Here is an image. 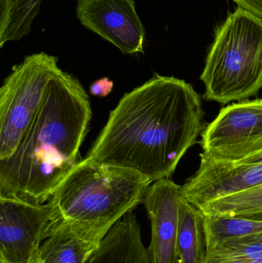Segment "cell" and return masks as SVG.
Returning <instances> with one entry per match:
<instances>
[{
    "mask_svg": "<svg viewBox=\"0 0 262 263\" xmlns=\"http://www.w3.org/2000/svg\"><path fill=\"white\" fill-rule=\"evenodd\" d=\"M203 116L192 85L155 73L123 96L86 159L133 170L151 183L170 178L204 130Z\"/></svg>",
    "mask_w": 262,
    "mask_h": 263,
    "instance_id": "1",
    "label": "cell"
},
{
    "mask_svg": "<svg viewBox=\"0 0 262 263\" xmlns=\"http://www.w3.org/2000/svg\"><path fill=\"white\" fill-rule=\"evenodd\" d=\"M78 79L60 71L15 153L0 160V196L44 204L77 165L92 119Z\"/></svg>",
    "mask_w": 262,
    "mask_h": 263,
    "instance_id": "2",
    "label": "cell"
},
{
    "mask_svg": "<svg viewBox=\"0 0 262 263\" xmlns=\"http://www.w3.org/2000/svg\"><path fill=\"white\" fill-rule=\"evenodd\" d=\"M149 179L133 170L80 160L50 202L52 226H65L100 243L111 229L144 202Z\"/></svg>",
    "mask_w": 262,
    "mask_h": 263,
    "instance_id": "3",
    "label": "cell"
},
{
    "mask_svg": "<svg viewBox=\"0 0 262 263\" xmlns=\"http://www.w3.org/2000/svg\"><path fill=\"white\" fill-rule=\"evenodd\" d=\"M204 98L226 104L262 87V21L238 7L217 29L201 73Z\"/></svg>",
    "mask_w": 262,
    "mask_h": 263,
    "instance_id": "4",
    "label": "cell"
},
{
    "mask_svg": "<svg viewBox=\"0 0 262 263\" xmlns=\"http://www.w3.org/2000/svg\"><path fill=\"white\" fill-rule=\"evenodd\" d=\"M60 71L57 57L44 52L27 55L12 68L0 89V160L15 153Z\"/></svg>",
    "mask_w": 262,
    "mask_h": 263,
    "instance_id": "5",
    "label": "cell"
},
{
    "mask_svg": "<svg viewBox=\"0 0 262 263\" xmlns=\"http://www.w3.org/2000/svg\"><path fill=\"white\" fill-rule=\"evenodd\" d=\"M203 159L236 164L262 150V99L221 109L201 133Z\"/></svg>",
    "mask_w": 262,
    "mask_h": 263,
    "instance_id": "6",
    "label": "cell"
},
{
    "mask_svg": "<svg viewBox=\"0 0 262 263\" xmlns=\"http://www.w3.org/2000/svg\"><path fill=\"white\" fill-rule=\"evenodd\" d=\"M53 222L50 201L44 204L0 196V259L31 263Z\"/></svg>",
    "mask_w": 262,
    "mask_h": 263,
    "instance_id": "7",
    "label": "cell"
},
{
    "mask_svg": "<svg viewBox=\"0 0 262 263\" xmlns=\"http://www.w3.org/2000/svg\"><path fill=\"white\" fill-rule=\"evenodd\" d=\"M76 16L125 55L144 52L146 29L134 0H77Z\"/></svg>",
    "mask_w": 262,
    "mask_h": 263,
    "instance_id": "8",
    "label": "cell"
},
{
    "mask_svg": "<svg viewBox=\"0 0 262 263\" xmlns=\"http://www.w3.org/2000/svg\"><path fill=\"white\" fill-rule=\"evenodd\" d=\"M183 196L182 185L170 178L155 181L146 193L143 203L152 230L147 248L150 263H179L177 243Z\"/></svg>",
    "mask_w": 262,
    "mask_h": 263,
    "instance_id": "9",
    "label": "cell"
},
{
    "mask_svg": "<svg viewBox=\"0 0 262 263\" xmlns=\"http://www.w3.org/2000/svg\"><path fill=\"white\" fill-rule=\"evenodd\" d=\"M262 185V162L232 164L201 158L195 175L182 185L184 197L197 208L220 198Z\"/></svg>",
    "mask_w": 262,
    "mask_h": 263,
    "instance_id": "10",
    "label": "cell"
},
{
    "mask_svg": "<svg viewBox=\"0 0 262 263\" xmlns=\"http://www.w3.org/2000/svg\"><path fill=\"white\" fill-rule=\"evenodd\" d=\"M100 243L69 227L52 226L32 263H86Z\"/></svg>",
    "mask_w": 262,
    "mask_h": 263,
    "instance_id": "11",
    "label": "cell"
},
{
    "mask_svg": "<svg viewBox=\"0 0 262 263\" xmlns=\"http://www.w3.org/2000/svg\"><path fill=\"white\" fill-rule=\"evenodd\" d=\"M177 249L179 263H205L206 261L207 241L205 215L184 196L180 205Z\"/></svg>",
    "mask_w": 262,
    "mask_h": 263,
    "instance_id": "12",
    "label": "cell"
},
{
    "mask_svg": "<svg viewBox=\"0 0 262 263\" xmlns=\"http://www.w3.org/2000/svg\"><path fill=\"white\" fill-rule=\"evenodd\" d=\"M205 226L207 250L225 242H262V221L205 215Z\"/></svg>",
    "mask_w": 262,
    "mask_h": 263,
    "instance_id": "13",
    "label": "cell"
},
{
    "mask_svg": "<svg viewBox=\"0 0 262 263\" xmlns=\"http://www.w3.org/2000/svg\"><path fill=\"white\" fill-rule=\"evenodd\" d=\"M43 0H0V47L30 33Z\"/></svg>",
    "mask_w": 262,
    "mask_h": 263,
    "instance_id": "14",
    "label": "cell"
},
{
    "mask_svg": "<svg viewBox=\"0 0 262 263\" xmlns=\"http://www.w3.org/2000/svg\"><path fill=\"white\" fill-rule=\"evenodd\" d=\"M207 216L262 221V185L212 201L198 207Z\"/></svg>",
    "mask_w": 262,
    "mask_h": 263,
    "instance_id": "15",
    "label": "cell"
},
{
    "mask_svg": "<svg viewBox=\"0 0 262 263\" xmlns=\"http://www.w3.org/2000/svg\"><path fill=\"white\" fill-rule=\"evenodd\" d=\"M114 83L107 77L93 82L89 86V93L94 97H106L112 92Z\"/></svg>",
    "mask_w": 262,
    "mask_h": 263,
    "instance_id": "16",
    "label": "cell"
},
{
    "mask_svg": "<svg viewBox=\"0 0 262 263\" xmlns=\"http://www.w3.org/2000/svg\"><path fill=\"white\" fill-rule=\"evenodd\" d=\"M238 7L245 9L262 21V0H232Z\"/></svg>",
    "mask_w": 262,
    "mask_h": 263,
    "instance_id": "17",
    "label": "cell"
},
{
    "mask_svg": "<svg viewBox=\"0 0 262 263\" xmlns=\"http://www.w3.org/2000/svg\"><path fill=\"white\" fill-rule=\"evenodd\" d=\"M262 162V150L243 159L236 164H254Z\"/></svg>",
    "mask_w": 262,
    "mask_h": 263,
    "instance_id": "18",
    "label": "cell"
},
{
    "mask_svg": "<svg viewBox=\"0 0 262 263\" xmlns=\"http://www.w3.org/2000/svg\"><path fill=\"white\" fill-rule=\"evenodd\" d=\"M248 263H262V258L261 259H255V260L250 261Z\"/></svg>",
    "mask_w": 262,
    "mask_h": 263,
    "instance_id": "19",
    "label": "cell"
},
{
    "mask_svg": "<svg viewBox=\"0 0 262 263\" xmlns=\"http://www.w3.org/2000/svg\"><path fill=\"white\" fill-rule=\"evenodd\" d=\"M32 262H33V261H32V262L31 263H32ZM0 263H8V262H5V261L1 260V259H0Z\"/></svg>",
    "mask_w": 262,
    "mask_h": 263,
    "instance_id": "20",
    "label": "cell"
},
{
    "mask_svg": "<svg viewBox=\"0 0 262 263\" xmlns=\"http://www.w3.org/2000/svg\"><path fill=\"white\" fill-rule=\"evenodd\" d=\"M233 263H248V262H243V261H240V262H233Z\"/></svg>",
    "mask_w": 262,
    "mask_h": 263,
    "instance_id": "21",
    "label": "cell"
}]
</instances>
